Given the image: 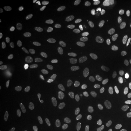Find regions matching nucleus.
Masks as SVG:
<instances>
[{
	"mask_svg": "<svg viewBox=\"0 0 131 131\" xmlns=\"http://www.w3.org/2000/svg\"><path fill=\"white\" fill-rule=\"evenodd\" d=\"M65 109L67 115L74 121H84L89 112V99L82 92L71 91L66 97Z\"/></svg>",
	"mask_w": 131,
	"mask_h": 131,
	"instance_id": "nucleus-1",
	"label": "nucleus"
},
{
	"mask_svg": "<svg viewBox=\"0 0 131 131\" xmlns=\"http://www.w3.org/2000/svg\"><path fill=\"white\" fill-rule=\"evenodd\" d=\"M15 34L25 44H39L46 40V30L37 24H20L15 28Z\"/></svg>",
	"mask_w": 131,
	"mask_h": 131,
	"instance_id": "nucleus-2",
	"label": "nucleus"
},
{
	"mask_svg": "<svg viewBox=\"0 0 131 131\" xmlns=\"http://www.w3.org/2000/svg\"><path fill=\"white\" fill-rule=\"evenodd\" d=\"M131 63V59L129 56H119L114 60L110 61L105 66L103 70V77L106 79L115 78L125 73Z\"/></svg>",
	"mask_w": 131,
	"mask_h": 131,
	"instance_id": "nucleus-3",
	"label": "nucleus"
},
{
	"mask_svg": "<svg viewBox=\"0 0 131 131\" xmlns=\"http://www.w3.org/2000/svg\"><path fill=\"white\" fill-rule=\"evenodd\" d=\"M59 117L58 109L56 106H47L40 115V122L45 125H52L56 123Z\"/></svg>",
	"mask_w": 131,
	"mask_h": 131,
	"instance_id": "nucleus-4",
	"label": "nucleus"
},
{
	"mask_svg": "<svg viewBox=\"0 0 131 131\" xmlns=\"http://www.w3.org/2000/svg\"><path fill=\"white\" fill-rule=\"evenodd\" d=\"M95 31L89 25H83L79 27L75 32V40L80 44H85L90 42L94 38Z\"/></svg>",
	"mask_w": 131,
	"mask_h": 131,
	"instance_id": "nucleus-5",
	"label": "nucleus"
},
{
	"mask_svg": "<svg viewBox=\"0 0 131 131\" xmlns=\"http://www.w3.org/2000/svg\"><path fill=\"white\" fill-rule=\"evenodd\" d=\"M13 48V41L7 33L0 32V52H6Z\"/></svg>",
	"mask_w": 131,
	"mask_h": 131,
	"instance_id": "nucleus-6",
	"label": "nucleus"
},
{
	"mask_svg": "<svg viewBox=\"0 0 131 131\" xmlns=\"http://www.w3.org/2000/svg\"><path fill=\"white\" fill-rule=\"evenodd\" d=\"M6 84H5V81L3 77H0V89H5Z\"/></svg>",
	"mask_w": 131,
	"mask_h": 131,
	"instance_id": "nucleus-7",
	"label": "nucleus"
},
{
	"mask_svg": "<svg viewBox=\"0 0 131 131\" xmlns=\"http://www.w3.org/2000/svg\"><path fill=\"white\" fill-rule=\"evenodd\" d=\"M100 131H119V130L114 129V128H106V129H102V130H100Z\"/></svg>",
	"mask_w": 131,
	"mask_h": 131,
	"instance_id": "nucleus-8",
	"label": "nucleus"
},
{
	"mask_svg": "<svg viewBox=\"0 0 131 131\" xmlns=\"http://www.w3.org/2000/svg\"><path fill=\"white\" fill-rule=\"evenodd\" d=\"M1 131H4V130H1Z\"/></svg>",
	"mask_w": 131,
	"mask_h": 131,
	"instance_id": "nucleus-9",
	"label": "nucleus"
}]
</instances>
